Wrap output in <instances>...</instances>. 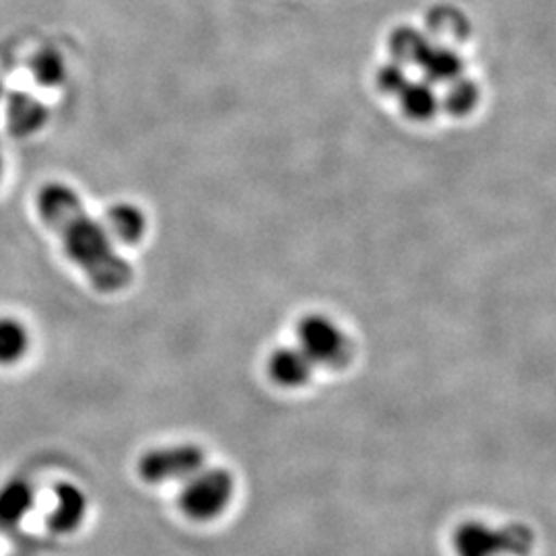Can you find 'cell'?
<instances>
[{
  "label": "cell",
  "mask_w": 556,
  "mask_h": 556,
  "mask_svg": "<svg viewBox=\"0 0 556 556\" xmlns=\"http://www.w3.org/2000/svg\"><path fill=\"white\" fill-rule=\"evenodd\" d=\"M40 219L59 236L66 256L101 293H118L132 282V266L112 245L105 227L93 219L79 194L66 184H46L36 197Z\"/></svg>",
  "instance_id": "1"
},
{
  "label": "cell",
  "mask_w": 556,
  "mask_h": 556,
  "mask_svg": "<svg viewBox=\"0 0 556 556\" xmlns=\"http://www.w3.org/2000/svg\"><path fill=\"white\" fill-rule=\"evenodd\" d=\"M298 346L318 369L340 371L355 358V338L334 318L309 314L299 319Z\"/></svg>",
  "instance_id": "2"
},
{
  "label": "cell",
  "mask_w": 556,
  "mask_h": 556,
  "mask_svg": "<svg viewBox=\"0 0 556 556\" xmlns=\"http://www.w3.org/2000/svg\"><path fill=\"white\" fill-rule=\"evenodd\" d=\"M233 493L236 480L231 472L213 468L188 478L186 486L179 493V507L184 516L194 521H211L227 509Z\"/></svg>",
  "instance_id": "3"
},
{
  "label": "cell",
  "mask_w": 556,
  "mask_h": 556,
  "mask_svg": "<svg viewBox=\"0 0 556 556\" xmlns=\"http://www.w3.org/2000/svg\"><path fill=\"white\" fill-rule=\"evenodd\" d=\"M204 466V452L194 443L157 447L139 459V475L149 484L188 480Z\"/></svg>",
  "instance_id": "4"
},
{
  "label": "cell",
  "mask_w": 556,
  "mask_h": 556,
  "mask_svg": "<svg viewBox=\"0 0 556 556\" xmlns=\"http://www.w3.org/2000/svg\"><path fill=\"white\" fill-rule=\"evenodd\" d=\"M266 371L280 388L295 390V388H303L312 381L316 374V367L295 344V346H280L275 353H270L268 363H266Z\"/></svg>",
  "instance_id": "5"
},
{
  "label": "cell",
  "mask_w": 556,
  "mask_h": 556,
  "mask_svg": "<svg viewBox=\"0 0 556 556\" xmlns=\"http://www.w3.org/2000/svg\"><path fill=\"white\" fill-rule=\"evenodd\" d=\"M87 516V497L77 484L60 482L54 486V507L48 516V528L54 534H71L79 530Z\"/></svg>",
  "instance_id": "6"
},
{
  "label": "cell",
  "mask_w": 556,
  "mask_h": 556,
  "mask_svg": "<svg viewBox=\"0 0 556 556\" xmlns=\"http://www.w3.org/2000/svg\"><path fill=\"white\" fill-rule=\"evenodd\" d=\"M105 231L119 241L139 243L147 231V217L139 206L130 202H118L105 211Z\"/></svg>",
  "instance_id": "7"
},
{
  "label": "cell",
  "mask_w": 556,
  "mask_h": 556,
  "mask_svg": "<svg viewBox=\"0 0 556 556\" xmlns=\"http://www.w3.org/2000/svg\"><path fill=\"white\" fill-rule=\"evenodd\" d=\"M36 501V491L29 480L13 478L0 489V526H15L29 514Z\"/></svg>",
  "instance_id": "8"
},
{
  "label": "cell",
  "mask_w": 556,
  "mask_h": 556,
  "mask_svg": "<svg viewBox=\"0 0 556 556\" xmlns=\"http://www.w3.org/2000/svg\"><path fill=\"white\" fill-rule=\"evenodd\" d=\"M417 64L425 71V79L431 83H445V85L462 77V71H464V62L454 50L433 46V43L427 46Z\"/></svg>",
  "instance_id": "9"
},
{
  "label": "cell",
  "mask_w": 556,
  "mask_h": 556,
  "mask_svg": "<svg viewBox=\"0 0 556 556\" xmlns=\"http://www.w3.org/2000/svg\"><path fill=\"white\" fill-rule=\"evenodd\" d=\"M404 116L410 119H431L438 114L439 100L429 80H408L396 96Z\"/></svg>",
  "instance_id": "10"
},
{
  "label": "cell",
  "mask_w": 556,
  "mask_h": 556,
  "mask_svg": "<svg viewBox=\"0 0 556 556\" xmlns=\"http://www.w3.org/2000/svg\"><path fill=\"white\" fill-rule=\"evenodd\" d=\"M46 108L29 96H13L7 110V124L15 135H31L46 122Z\"/></svg>",
  "instance_id": "11"
},
{
  "label": "cell",
  "mask_w": 556,
  "mask_h": 556,
  "mask_svg": "<svg viewBox=\"0 0 556 556\" xmlns=\"http://www.w3.org/2000/svg\"><path fill=\"white\" fill-rule=\"evenodd\" d=\"M29 351V332L20 319L0 318V365H15Z\"/></svg>",
  "instance_id": "12"
},
{
  "label": "cell",
  "mask_w": 556,
  "mask_h": 556,
  "mask_svg": "<svg viewBox=\"0 0 556 556\" xmlns=\"http://www.w3.org/2000/svg\"><path fill=\"white\" fill-rule=\"evenodd\" d=\"M29 71L36 83L48 89L60 87L66 79V62L59 50H52V48L38 50L29 62Z\"/></svg>",
  "instance_id": "13"
},
{
  "label": "cell",
  "mask_w": 556,
  "mask_h": 556,
  "mask_svg": "<svg viewBox=\"0 0 556 556\" xmlns=\"http://www.w3.org/2000/svg\"><path fill=\"white\" fill-rule=\"evenodd\" d=\"M429 43L431 41L427 40L417 29L402 27L394 31V36L390 40V48H392V54L397 64L404 66V64H417Z\"/></svg>",
  "instance_id": "14"
},
{
  "label": "cell",
  "mask_w": 556,
  "mask_h": 556,
  "mask_svg": "<svg viewBox=\"0 0 556 556\" xmlns=\"http://www.w3.org/2000/svg\"><path fill=\"white\" fill-rule=\"evenodd\" d=\"M447 93L443 98V105L447 108V112H452L454 116H464L468 112L475 110L478 103V87L472 80H464L457 77L456 80L447 83Z\"/></svg>",
  "instance_id": "15"
},
{
  "label": "cell",
  "mask_w": 556,
  "mask_h": 556,
  "mask_svg": "<svg viewBox=\"0 0 556 556\" xmlns=\"http://www.w3.org/2000/svg\"><path fill=\"white\" fill-rule=\"evenodd\" d=\"M379 87L386 91V93H390V96H397L402 89H404V85L408 83V77H406V71H404V66L402 64H386L381 71H379Z\"/></svg>",
  "instance_id": "16"
},
{
  "label": "cell",
  "mask_w": 556,
  "mask_h": 556,
  "mask_svg": "<svg viewBox=\"0 0 556 556\" xmlns=\"http://www.w3.org/2000/svg\"><path fill=\"white\" fill-rule=\"evenodd\" d=\"M0 176H2V155H0Z\"/></svg>",
  "instance_id": "17"
},
{
  "label": "cell",
  "mask_w": 556,
  "mask_h": 556,
  "mask_svg": "<svg viewBox=\"0 0 556 556\" xmlns=\"http://www.w3.org/2000/svg\"><path fill=\"white\" fill-rule=\"evenodd\" d=\"M0 96H2V85H0Z\"/></svg>",
  "instance_id": "18"
}]
</instances>
